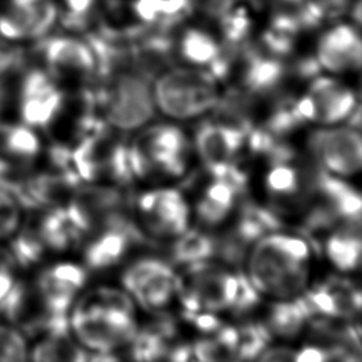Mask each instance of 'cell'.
<instances>
[{
	"mask_svg": "<svg viewBox=\"0 0 362 362\" xmlns=\"http://www.w3.org/2000/svg\"><path fill=\"white\" fill-rule=\"evenodd\" d=\"M286 76V68L280 58L266 52L247 55L243 68V86L255 95L270 93L279 88Z\"/></svg>",
	"mask_w": 362,
	"mask_h": 362,
	"instance_id": "cell-23",
	"label": "cell"
},
{
	"mask_svg": "<svg viewBox=\"0 0 362 362\" xmlns=\"http://www.w3.org/2000/svg\"><path fill=\"white\" fill-rule=\"evenodd\" d=\"M264 182L266 189L276 199H296L304 194V178L288 160L273 161Z\"/></svg>",
	"mask_w": 362,
	"mask_h": 362,
	"instance_id": "cell-25",
	"label": "cell"
},
{
	"mask_svg": "<svg viewBox=\"0 0 362 362\" xmlns=\"http://www.w3.org/2000/svg\"><path fill=\"white\" fill-rule=\"evenodd\" d=\"M296 352L287 346L270 348L260 354L257 362H294Z\"/></svg>",
	"mask_w": 362,
	"mask_h": 362,
	"instance_id": "cell-38",
	"label": "cell"
},
{
	"mask_svg": "<svg viewBox=\"0 0 362 362\" xmlns=\"http://www.w3.org/2000/svg\"><path fill=\"white\" fill-rule=\"evenodd\" d=\"M132 344V359L134 362H158L168 351L165 338L151 325L137 331Z\"/></svg>",
	"mask_w": 362,
	"mask_h": 362,
	"instance_id": "cell-30",
	"label": "cell"
},
{
	"mask_svg": "<svg viewBox=\"0 0 362 362\" xmlns=\"http://www.w3.org/2000/svg\"><path fill=\"white\" fill-rule=\"evenodd\" d=\"M99 117L69 150L71 165L82 184L124 187L134 181L129 140Z\"/></svg>",
	"mask_w": 362,
	"mask_h": 362,
	"instance_id": "cell-4",
	"label": "cell"
},
{
	"mask_svg": "<svg viewBox=\"0 0 362 362\" xmlns=\"http://www.w3.org/2000/svg\"><path fill=\"white\" fill-rule=\"evenodd\" d=\"M307 148L320 170L342 180L362 173V126H318L307 137Z\"/></svg>",
	"mask_w": 362,
	"mask_h": 362,
	"instance_id": "cell-8",
	"label": "cell"
},
{
	"mask_svg": "<svg viewBox=\"0 0 362 362\" xmlns=\"http://www.w3.org/2000/svg\"><path fill=\"white\" fill-rule=\"evenodd\" d=\"M88 280L83 264L58 262L42 269L34 279V284L48 313L58 320H68V314L81 296Z\"/></svg>",
	"mask_w": 362,
	"mask_h": 362,
	"instance_id": "cell-16",
	"label": "cell"
},
{
	"mask_svg": "<svg viewBox=\"0 0 362 362\" xmlns=\"http://www.w3.org/2000/svg\"><path fill=\"white\" fill-rule=\"evenodd\" d=\"M189 321L194 322V325L201 329L202 332H216L222 324L221 321L211 313H194V314H189V315H185Z\"/></svg>",
	"mask_w": 362,
	"mask_h": 362,
	"instance_id": "cell-37",
	"label": "cell"
},
{
	"mask_svg": "<svg viewBox=\"0 0 362 362\" xmlns=\"http://www.w3.org/2000/svg\"><path fill=\"white\" fill-rule=\"evenodd\" d=\"M33 225L47 250L66 252L78 246L83 238L64 206L41 209L40 218Z\"/></svg>",
	"mask_w": 362,
	"mask_h": 362,
	"instance_id": "cell-21",
	"label": "cell"
},
{
	"mask_svg": "<svg viewBox=\"0 0 362 362\" xmlns=\"http://www.w3.org/2000/svg\"><path fill=\"white\" fill-rule=\"evenodd\" d=\"M123 290L148 311L165 307L178 290V277L160 259L146 257L133 262L120 276Z\"/></svg>",
	"mask_w": 362,
	"mask_h": 362,
	"instance_id": "cell-13",
	"label": "cell"
},
{
	"mask_svg": "<svg viewBox=\"0 0 362 362\" xmlns=\"http://www.w3.org/2000/svg\"><path fill=\"white\" fill-rule=\"evenodd\" d=\"M44 153L37 130L20 122H0V164L31 171Z\"/></svg>",
	"mask_w": 362,
	"mask_h": 362,
	"instance_id": "cell-19",
	"label": "cell"
},
{
	"mask_svg": "<svg viewBox=\"0 0 362 362\" xmlns=\"http://www.w3.org/2000/svg\"><path fill=\"white\" fill-rule=\"evenodd\" d=\"M308 243L291 235L267 233L256 240L247 262V279L259 293L291 297L308 279Z\"/></svg>",
	"mask_w": 362,
	"mask_h": 362,
	"instance_id": "cell-2",
	"label": "cell"
},
{
	"mask_svg": "<svg viewBox=\"0 0 362 362\" xmlns=\"http://www.w3.org/2000/svg\"><path fill=\"white\" fill-rule=\"evenodd\" d=\"M352 18L355 21V25L362 30V0H356L351 8Z\"/></svg>",
	"mask_w": 362,
	"mask_h": 362,
	"instance_id": "cell-40",
	"label": "cell"
},
{
	"mask_svg": "<svg viewBox=\"0 0 362 362\" xmlns=\"http://www.w3.org/2000/svg\"><path fill=\"white\" fill-rule=\"evenodd\" d=\"M122 187L110 184H81L65 204V211L83 235H93L126 218Z\"/></svg>",
	"mask_w": 362,
	"mask_h": 362,
	"instance_id": "cell-11",
	"label": "cell"
},
{
	"mask_svg": "<svg viewBox=\"0 0 362 362\" xmlns=\"http://www.w3.org/2000/svg\"><path fill=\"white\" fill-rule=\"evenodd\" d=\"M86 362H120V359L113 352H92Z\"/></svg>",
	"mask_w": 362,
	"mask_h": 362,
	"instance_id": "cell-39",
	"label": "cell"
},
{
	"mask_svg": "<svg viewBox=\"0 0 362 362\" xmlns=\"http://www.w3.org/2000/svg\"><path fill=\"white\" fill-rule=\"evenodd\" d=\"M146 230L157 238L180 236L188 230L191 209L181 191L168 187L148 189L136 201Z\"/></svg>",
	"mask_w": 362,
	"mask_h": 362,
	"instance_id": "cell-14",
	"label": "cell"
},
{
	"mask_svg": "<svg viewBox=\"0 0 362 362\" xmlns=\"http://www.w3.org/2000/svg\"><path fill=\"white\" fill-rule=\"evenodd\" d=\"M270 329L262 324H247L238 329L236 358L239 362L256 359L270 341Z\"/></svg>",
	"mask_w": 362,
	"mask_h": 362,
	"instance_id": "cell-29",
	"label": "cell"
},
{
	"mask_svg": "<svg viewBox=\"0 0 362 362\" xmlns=\"http://www.w3.org/2000/svg\"><path fill=\"white\" fill-rule=\"evenodd\" d=\"M259 303V291L255 288V286L250 283V280L243 276L238 274V283L233 293V298L230 303V310L240 314L245 311H249Z\"/></svg>",
	"mask_w": 362,
	"mask_h": 362,
	"instance_id": "cell-34",
	"label": "cell"
},
{
	"mask_svg": "<svg viewBox=\"0 0 362 362\" xmlns=\"http://www.w3.org/2000/svg\"><path fill=\"white\" fill-rule=\"evenodd\" d=\"M247 132L249 126L240 123L209 120L197 129L191 146L211 173L235 164V158L247 144Z\"/></svg>",
	"mask_w": 362,
	"mask_h": 362,
	"instance_id": "cell-15",
	"label": "cell"
},
{
	"mask_svg": "<svg viewBox=\"0 0 362 362\" xmlns=\"http://www.w3.org/2000/svg\"><path fill=\"white\" fill-rule=\"evenodd\" d=\"M58 18V0H0V37L17 45L45 38Z\"/></svg>",
	"mask_w": 362,
	"mask_h": 362,
	"instance_id": "cell-12",
	"label": "cell"
},
{
	"mask_svg": "<svg viewBox=\"0 0 362 362\" xmlns=\"http://www.w3.org/2000/svg\"><path fill=\"white\" fill-rule=\"evenodd\" d=\"M216 252V240L198 230H187L178 236L171 247L174 262L184 264H194L204 262Z\"/></svg>",
	"mask_w": 362,
	"mask_h": 362,
	"instance_id": "cell-26",
	"label": "cell"
},
{
	"mask_svg": "<svg viewBox=\"0 0 362 362\" xmlns=\"http://www.w3.org/2000/svg\"><path fill=\"white\" fill-rule=\"evenodd\" d=\"M314 61L327 75L359 71L362 68V31L349 23L331 25L317 41Z\"/></svg>",
	"mask_w": 362,
	"mask_h": 362,
	"instance_id": "cell-17",
	"label": "cell"
},
{
	"mask_svg": "<svg viewBox=\"0 0 362 362\" xmlns=\"http://www.w3.org/2000/svg\"><path fill=\"white\" fill-rule=\"evenodd\" d=\"M24 334L10 324H0V362H28Z\"/></svg>",
	"mask_w": 362,
	"mask_h": 362,
	"instance_id": "cell-31",
	"label": "cell"
},
{
	"mask_svg": "<svg viewBox=\"0 0 362 362\" xmlns=\"http://www.w3.org/2000/svg\"><path fill=\"white\" fill-rule=\"evenodd\" d=\"M361 75H359V83H358V89L355 90L356 92V96H358V100L359 103H362V68L359 69Z\"/></svg>",
	"mask_w": 362,
	"mask_h": 362,
	"instance_id": "cell-41",
	"label": "cell"
},
{
	"mask_svg": "<svg viewBox=\"0 0 362 362\" xmlns=\"http://www.w3.org/2000/svg\"><path fill=\"white\" fill-rule=\"evenodd\" d=\"M90 236L83 247V266L88 272H103L116 266L132 245L144 240L143 233L127 216Z\"/></svg>",
	"mask_w": 362,
	"mask_h": 362,
	"instance_id": "cell-18",
	"label": "cell"
},
{
	"mask_svg": "<svg viewBox=\"0 0 362 362\" xmlns=\"http://www.w3.org/2000/svg\"><path fill=\"white\" fill-rule=\"evenodd\" d=\"M287 1H290V3H300L301 0H287Z\"/></svg>",
	"mask_w": 362,
	"mask_h": 362,
	"instance_id": "cell-42",
	"label": "cell"
},
{
	"mask_svg": "<svg viewBox=\"0 0 362 362\" xmlns=\"http://www.w3.org/2000/svg\"><path fill=\"white\" fill-rule=\"evenodd\" d=\"M127 144L133 180L181 177L192 150L184 130L174 123L147 124Z\"/></svg>",
	"mask_w": 362,
	"mask_h": 362,
	"instance_id": "cell-6",
	"label": "cell"
},
{
	"mask_svg": "<svg viewBox=\"0 0 362 362\" xmlns=\"http://www.w3.org/2000/svg\"><path fill=\"white\" fill-rule=\"evenodd\" d=\"M151 85L157 112L171 120L204 116L214 110L221 99L218 79L205 69H165Z\"/></svg>",
	"mask_w": 362,
	"mask_h": 362,
	"instance_id": "cell-5",
	"label": "cell"
},
{
	"mask_svg": "<svg viewBox=\"0 0 362 362\" xmlns=\"http://www.w3.org/2000/svg\"><path fill=\"white\" fill-rule=\"evenodd\" d=\"M88 356L69 329L44 332L28 348V362H86Z\"/></svg>",
	"mask_w": 362,
	"mask_h": 362,
	"instance_id": "cell-22",
	"label": "cell"
},
{
	"mask_svg": "<svg viewBox=\"0 0 362 362\" xmlns=\"http://www.w3.org/2000/svg\"><path fill=\"white\" fill-rule=\"evenodd\" d=\"M74 338L92 352H113L137 334L134 304L124 290L98 287L79 296L68 314Z\"/></svg>",
	"mask_w": 362,
	"mask_h": 362,
	"instance_id": "cell-1",
	"label": "cell"
},
{
	"mask_svg": "<svg viewBox=\"0 0 362 362\" xmlns=\"http://www.w3.org/2000/svg\"><path fill=\"white\" fill-rule=\"evenodd\" d=\"M40 68L64 90L95 88L98 62L89 41L76 34L47 35L35 42Z\"/></svg>",
	"mask_w": 362,
	"mask_h": 362,
	"instance_id": "cell-7",
	"label": "cell"
},
{
	"mask_svg": "<svg viewBox=\"0 0 362 362\" xmlns=\"http://www.w3.org/2000/svg\"><path fill=\"white\" fill-rule=\"evenodd\" d=\"M21 204L8 191L0 188V239L13 236L21 226Z\"/></svg>",
	"mask_w": 362,
	"mask_h": 362,
	"instance_id": "cell-32",
	"label": "cell"
},
{
	"mask_svg": "<svg viewBox=\"0 0 362 362\" xmlns=\"http://www.w3.org/2000/svg\"><path fill=\"white\" fill-rule=\"evenodd\" d=\"M177 52L191 68L205 69L218 81L226 74L229 66L223 47L204 28H185L178 37Z\"/></svg>",
	"mask_w": 362,
	"mask_h": 362,
	"instance_id": "cell-20",
	"label": "cell"
},
{
	"mask_svg": "<svg viewBox=\"0 0 362 362\" xmlns=\"http://www.w3.org/2000/svg\"><path fill=\"white\" fill-rule=\"evenodd\" d=\"M24 62V54L20 45L8 42L0 37V81L16 75Z\"/></svg>",
	"mask_w": 362,
	"mask_h": 362,
	"instance_id": "cell-33",
	"label": "cell"
},
{
	"mask_svg": "<svg viewBox=\"0 0 362 362\" xmlns=\"http://www.w3.org/2000/svg\"><path fill=\"white\" fill-rule=\"evenodd\" d=\"M8 249L16 260V264L23 267L35 264L47 252L34 225L20 226L18 230L13 235Z\"/></svg>",
	"mask_w": 362,
	"mask_h": 362,
	"instance_id": "cell-27",
	"label": "cell"
},
{
	"mask_svg": "<svg viewBox=\"0 0 362 362\" xmlns=\"http://www.w3.org/2000/svg\"><path fill=\"white\" fill-rule=\"evenodd\" d=\"M221 30L223 35V42L232 47H238L245 42L252 30V18L249 10L245 6H238L230 3L219 14Z\"/></svg>",
	"mask_w": 362,
	"mask_h": 362,
	"instance_id": "cell-28",
	"label": "cell"
},
{
	"mask_svg": "<svg viewBox=\"0 0 362 362\" xmlns=\"http://www.w3.org/2000/svg\"><path fill=\"white\" fill-rule=\"evenodd\" d=\"M313 314L303 297L294 301L277 303L272 307L267 328L280 337H296Z\"/></svg>",
	"mask_w": 362,
	"mask_h": 362,
	"instance_id": "cell-24",
	"label": "cell"
},
{
	"mask_svg": "<svg viewBox=\"0 0 362 362\" xmlns=\"http://www.w3.org/2000/svg\"><path fill=\"white\" fill-rule=\"evenodd\" d=\"M359 106L356 92L334 75H315L305 92L294 100L303 124L332 126L348 122Z\"/></svg>",
	"mask_w": 362,
	"mask_h": 362,
	"instance_id": "cell-9",
	"label": "cell"
},
{
	"mask_svg": "<svg viewBox=\"0 0 362 362\" xmlns=\"http://www.w3.org/2000/svg\"><path fill=\"white\" fill-rule=\"evenodd\" d=\"M16 266L17 264L10 249L4 245H0V301L8 294L17 281Z\"/></svg>",
	"mask_w": 362,
	"mask_h": 362,
	"instance_id": "cell-35",
	"label": "cell"
},
{
	"mask_svg": "<svg viewBox=\"0 0 362 362\" xmlns=\"http://www.w3.org/2000/svg\"><path fill=\"white\" fill-rule=\"evenodd\" d=\"M332 355L327 346H304L300 352H296L294 362H331Z\"/></svg>",
	"mask_w": 362,
	"mask_h": 362,
	"instance_id": "cell-36",
	"label": "cell"
},
{
	"mask_svg": "<svg viewBox=\"0 0 362 362\" xmlns=\"http://www.w3.org/2000/svg\"><path fill=\"white\" fill-rule=\"evenodd\" d=\"M95 96L99 116L120 133L140 130L157 112L150 78L133 64L100 75Z\"/></svg>",
	"mask_w": 362,
	"mask_h": 362,
	"instance_id": "cell-3",
	"label": "cell"
},
{
	"mask_svg": "<svg viewBox=\"0 0 362 362\" xmlns=\"http://www.w3.org/2000/svg\"><path fill=\"white\" fill-rule=\"evenodd\" d=\"M17 75L14 105L18 122L45 132L64 102L65 90L40 66L20 69Z\"/></svg>",
	"mask_w": 362,
	"mask_h": 362,
	"instance_id": "cell-10",
	"label": "cell"
}]
</instances>
